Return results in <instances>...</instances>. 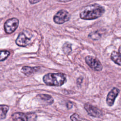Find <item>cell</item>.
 Returning <instances> with one entry per match:
<instances>
[{
  "label": "cell",
  "mask_w": 121,
  "mask_h": 121,
  "mask_svg": "<svg viewBox=\"0 0 121 121\" xmlns=\"http://www.w3.org/2000/svg\"><path fill=\"white\" fill-rule=\"evenodd\" d=\"M104 11L103 7L98 4H93L84 7L80 13V17L84 20H93L101 17Z\"/></svg>",
  "instance_id": "cell-1"
},
{
  "label": "cell",
  "mask_w": 121,
  "mask_h": 121,
  "mask_svg": "<svg viewBox=\"0 0 121 121\" xmlns=\"http://www.w3.org/2000/svg\"><path fill=\"white\" fill-rule=\"evenodd\" d=\"M44 83L50 86H60L66 81V75L62 73H50L43 77Z\"/></svg>",
  "instance_id": "cell-2"
},
{
  "label": "cell",
  "mask_w": 121,
  "mask_h": 121,
  "mask_svg": "<svg viewBox=\"0 0 121 121\" xmlns=\"http://www.w3.org/2000/svg\"><path fill=\"white\" fill-rule=\"evenodd\" d=\"M33 37L32 33L25 30L19 33L16 40V43L19 46L26 47L32 43Z\"/></svg>",
  "instance_id": "cell-3"
},
{
  "label": "cell",
  "mask_w": 121,
  "mask_h": 121,
  "mask_svg": "<svg viewBox=\"0 0 121 121\" xmlns=\"http://www.w3.org/2000/svg\"><path fill=\"white\" fill-rule=\"evenodd\" d=\"M70 18V15L69 12L64 9H61L54 16L53 21L57 24H62L68 21Z\"/></svg>",
  "instance_id": "cell-4"
},
{
  "label": "cell",
  "mask_w": 121,
  "mask_h": 121,
  "mask_svg": "<svg viewBox=\"0 0 121 121\" xmlns=\"http://www.w3.org/2000/svg\"><path fill=\"white\" fill-rule=\"evenodd\" d=\"M18 24L19 20L17 18L13 17L8 19L4 25L5 32L8 34L12 33L16 30Z\"/></svg>",
  "instance_id": "cell-5"
},
{
  "label": "cell",
  "mask_w": 121,
  "mask_h": 121,
  "mask_svg": "<svg viewBox=\"0 0 121 121\" xmlns=\"http://www.w3.org/2000/svg\"><path fill=\"white\" fill-rule=\"evenodd\" d=\"M85 60L86 64L92 69L98 71L102 70L103 66L96 58L92 56H87L85 58Z\"/></svg>",
  "instance_id": "cell-6"
},
{
  "label": "cell",
  "mask_w": 121,
  "mask_h": 121,
  "mask_svg": "<svg viewBox=\"0 0 121 121\" xmlns=\"http://www.w3.org/2000/svg\"><path fill=\"white\" fill-rule=\"evenodd\" d=\"M84 108L88 115L93 117H100L103 115L102 112L100 109L89 103L85 104Z\"/></svg>",
  "instance_id": "cell-7"
},
{
  "label": "cell",
  "mask_w": 121,
  "mask_h": 121,
  "mask_svg": "<svg viewBox=\"0 0 121 121\" xmlns=\"http://www.w3.org/2000/svg\"><path fill=\"white\" fill-rule=\"evenodd\" d=\"M120 93V90L116 88L113 87L108 94L106 97V104L109 106H112L114 103L115 98Z\"/></svg>",
  "instance_id": "cell-8"
},
{
  "label": "cell",
  "mask_w": 121,
  "mask_h": 121,
  "mask_svg": "<svg viewBox=\"0 0 121 121\" xmlns=\"http://www.w3.org/2000/svg\"><path fill=\"white\" fill-rule=\"evenodd\" d=\"M39 69L40 67H32L28 66H25L22 68L21 71L25 75L28 76L37 71Z\"/></svg>",
  "instance_id": "cell-9"
},
{
  "label": "cell",
  "mask_w": 121,
  "mask_h": 121,
  "mask_svg": "<svg viewBox=\"0 0 121 121\" xmlns=\"http://www.w3.org/2000/svg\"><path fill=\"white\" fill-rule=\"evenodd\" d=\"M40 100L44 102L47 104H51L53 103L54 100L52 96L47 94H39L37 96Z\"/></svg>",
  "instance_id": "cell-10"
},
{
  "label": "cell",
  "mask_w": 121,
  "mask_h": 121,
  "mask_svg": "<svg viewBox=\"0 0 121 121\" xmlns=\"http://www.w3.org/2000/svg\"><path fill=\"white\" fill-rule=\"evenodd\" d=\"M12 118L14 121H28L27 115L20 112L13 113L12 115Z\"/></svg>",
  "instance_id": "cell-11"
},
{
  "label": "cell",
  "mask_w": 121,
  "mask_h": 121,
  "mask_svg": "<svg viewBox=\"0 0 121 121\" xmlns=\"http://www.w3.org/2000/svg\"><path fill=\"white\" fill-rule=\"evenodd\" d=\"M111 58L112 60L116 64L119 66H121V52L120 48H119V52H117L116 51H113L112 52Z\"/></svg>",
  "instance_id": "cell-12"
},
{
  "label": "cell",
  "mask_w": 121,
  "mask_h": 121,
  "mask_svg": "<svg viewBox=\"0 0 121 121\" xmlns=\"http://www.w3.org/2000/svg\"><path fill=\"white\" fill-rule=\"evenodd\" d=\"M9 109V107L7 105H0V120L5 118L7 112Z\"/></svg>",
  "instance_id": "cell-13"
},
{
  "label": "cell",
  "mask_w": 121,
  "mask_h": 121,
  "mask_svg": "<svg viewBox=\"0 0 121 121\" xmlns=\"http://www.w3.org/2000/svg\"><path fill=\"white\" fill-rule=\"evenodd\" d=\"M62 50L64 53L67 55L69 54L71 51V44L69 43H65L62 46Z\"/></svg>",
  "instance_id": "cell-14"
},
{
  "label": "cell",
  "mask_w": 121,
  "mask_h": 121,
  "mask_svg": "<svg viewBox=\"0 0 121 121\" xmlns=\"http://www.w3.org/2000/svg\"><path fill=\"white\" fill-rule=\"evenodd\" d=\"M10 55V52L6 50L0 51V61L5 60Z\"/></svg>",
  "instance_id": "cell-15"
},
{
  "label": "cell",
  "mask_w": 121,
  "mask_h": 121,
  "mask_svg": "<svg viewBox=\"0 0 121 121\" xmlns=\"http://www.w3.org/2000/svg\"><path fill=\"white\" fill-rule=\"evenodd\" d=\"M101 36V35L97 32H94L90 33L88 35V37L93 40H97Z\"/></svg>",
  "instance_id": "cell-16"
},
{
  "label": "cell",
  "mask_w": 121,
  "mask_h": 121,
  "mask_svg": "<svg viewBox=\"0 0 121 121\" xmlns=\"http://www.w3.org/2000/svg\"><path fill=\"white\" fill-rule=\"evenodd\" d=\"M70 118L72 121H80L79 116L76 113L71 115Z\"/></svg>",
  "instance_id": "cell-17"
},
{
  "label": "cell",
  "mask_w": 121,
  "mask_h": 121,
  "mask_svg": "<svg viewBox=\"0 0 121 121\" xmlns=\"http://www.w3.org/2000/svg\"><path fill=\"white\" fill-rule=\"evenodd\" d=\"M27 116L28 120L29 119L31 121H35L36 119V115L35 113H31L29 114Z\"/></svg>",
  "instance_id": "cell-18"
},
{
  "label": "cell",
  "mask_w": 121,
  "mask_h": 121,
  "mask_svg": "<svg viewBox=\"0 0 121 121\" xmlns=\"http://www.w3.org/2000/svg\"><path fill=\"white\" fill-rule=\"evenodd\" d=\"M40 1V0H29V2L32 4H35L38 2H39Z\"/></svg>",
  "instance_id": "cell-19"
},
{
  "label": "cell",
  "mask_w": 121,
  "mask_h": 121,
  "mask_svg": "<svg viewBox=\"0 0 121 121\" xmlns=\"http://www.w3.org/2000/svg\"><path fill=\"white\" fill-rule=\"evenodd\" d=\"M67 107L68 109H70L72 107V104L70 102H68L67 104Z\"/></svg>",
  "instance_id": "cell-20"
},
{
  "label": "cell",
  "mask_w": 121,
  "mask_h": 121,
  "mask_svg": "<svg viewBox=\"0 0 121 121\" xmlns=\"http://www.w3.org/2000/svg\"><path fill=\"white\" fill-rule=\"evenodd\" d=\"M56 1L58 2H69L72 0H56Z\"/></svg>",
  "instance_id": "cell-21"
}]
</instances>
